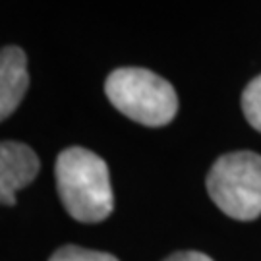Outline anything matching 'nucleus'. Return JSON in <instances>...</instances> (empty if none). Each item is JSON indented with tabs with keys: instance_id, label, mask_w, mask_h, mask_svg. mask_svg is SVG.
Instances as JSON below:
<instances>
[{
	"instance_id": "7",
	"label": "nucleus",
	"mask_w": 261,
	"mask_h": 261,
	"mask_svg": "<svg viewBox=\"0 0 261 261\" xmlns=\"http://www.w3.org/2000/svg\"><path fill=\"white\" fill-rule=\"evenodd\" d=\"M48 261H118L114 255L95 250H85L80 246H64L53 253Z\"/></svg>"
},
{
	"instance_id": "5",
	"label": "nucleus",
	"mask_w": 261,
	"mask_h": 261,
	"mask_svg": "<svg viewBox=\"0 0 261 261\" xmlns=\"http://www.w3.org/2000/svg\"><path fill=\"white\" fill-rule=\"evenodd\" d=\"M28 58L19 47H4L0 53V118L6 120L18 109L28 91Z\"/></svg>"
},
{
	"instance_id": "6",
	"label": "nucleus",
	"mask_w": 261,
	"mask_h": 261,
	"mask_svg": "<svg viewBox=\"0 0 261 261\" xmlns=\"http://www.w3.org/2000/svg\"><path fill=\"white\" fill-rule=\"evenodd\" d=\"M242 111L250 126L261 134V74L246 85L242 93Z\"/></svg>"
},
{
	"instance_id": "3",
	"label": "nucleus",
	"mask_w": 261,
	"mask_h": 261,
	"mask_svg": "<svg viewBox=\"0 0 261 261\" xmlns=\"http://www.w3.org/2000/svg\"><path fill=\"white\" fill-rule=\"evenodd\" d=\"M207 192L224 215L253 221L261 215V155L234 151L215 161L207 174Z\"/></svg>"
},
{
	"instance_id": "2",
	"label": "nucleus",
	"mask_w": 261,
	"mask_h": 261,
	"mask_svg": "<svg viewBox=\"0 0 261 261\" xmlns=\"http://www.w3.org/2000/svg\"><path fill=\"white\" fill-rule=\"evenodd\" d=\"M105 93L116 111L143 126H165L176 116L178 97L165 77L145 68H118L105 82Z\"/></svg>"
},
{
	"instance_id": "1",
	"label": "nucleus",
	"mask_w": 261,
	"mask_h": 261,
	"mask_svg": "<svg viewBox=\"0 0 261 261\" xmlns=\"http://www.w3.org/2000/svg\"><path fill=\"white\" fill-rule=\"evenodd\" d=\"M58 196L70 217L80 223H101L114 209L109 167L85 147H68L55 165Z\"/></svg>"
},
{
	"instance_id": "4",
	"label": "nucleus",
	"mask_w": 261,
	"mask_h": 261,
	"mask_svg": "<svg viewBox=\"0 0 261 261\" xmlns=\"http://www.w3.org/2000/svg\"><path fill=\"white\" fill-rule=\"evenodd\" d=\"M35 151L19 141H2L0 145V199L2 205L16 203V192L29 186L39 174Z\"/></svg>"
},
{
	"instance_id": "8",
	"label": "nucleus",
	"mask_w": 261,
	"mask_h": 261,
	"mask_svg": "<svg viewBox=\"0 0 261 261\" xmlns=\"http://www.w3.org/2000/svg\"><path fill=\"white\" fill-rule=\"evenodd\" d=\"M163 261H213V259L201 252H178L168 255L167 259Z\"/></svg>"
}]
</instances>
